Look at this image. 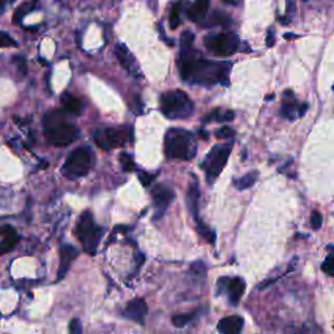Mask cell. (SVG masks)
I'll return each instance as SVG.
<instances>
[{"label": "cell", "mask_w": 334, "mask_h": 334, "mask_svg": "<svg viewBox=\"0 0 334 334\" xmlns=\"http://www.w3.org/2000/svg\"><path fill=\"white\" fill-rule=\"evenodd\" d=\"M178 66L183 80L193 85L213 86L217 84H229L231 64L229 62H212L198 58L193 47L187 51H180Z\"/></svg>", "instance_id": "obj_1"}, {"label": "cell", "mask_w": 334, "mask_h": 334, "mask_svg": "<svg viewBox=\"0 0 334 334\" xmlns=\"http://www.w3.org/2000/svg\"><path fill=\"white\" fill-rule=\"evenodd\" d=\"M45 136L54 146H67L78 139V128L67 119L66 114L54 110L45 115L43 119Z\"/></svg>", "instance_id": "obj_2"}, {"label": "cell", "mask_w": 334, "mask_h": 334, "mask_svg": "<svg viewBox=\"0 0 334 334\" xmlns=\"http://www.w3.org/2000/svg\"><path fill=\"white\" fill-rule=\"evenodd\" d=\"M197 145L191 132L182 128H170L165 136V154L170 160L190 161L196 156Z\"/></svg>", "instance_id": "obj_3"}, {"label": "cell", "mask_w": 334, "mask_h": 334, "mask_svg": "<svg viewBox=\"0 0 334 334\" xmlns=\"http://www.w3.org/2000/svg\"><path fill=\"white\" fill-rule=\"evenodd\" d=\"M161 111L168 119H186L193 113V102L183 90L166 92L161 95Z\"/></svg>", "instance_id": "obj_4"}, {"label": "cell", "mask_w": 334, "mask_h": 334, "mask_svg": "<svg viewBox=\"0 0 334 334\" xmlns=\"http://www.w3.org/2000/svg\"><path fill=\"white\" fill-rule=\"evenodd\" d=\"M74 235L77 237L78 241L81 243L82 248L89 255H95L98 244L103 235V229L94 222L93 214L89 210H86L81 214L78 219Z\"/></svg>", "instance_id": "obj_5"}, {"label": "cell", "mask_w": 334, "mask_h": 334, "mask_svg": "<svg viewBox=\"0 0 334 334\" xmlns=\"http://www.w3.org/2000/svg\"><path fill=\"white\" fill-rule=\"evenodd\" d=\"M93 166V152L88 146L74 149L63 165L62 172L70 179H78L89 174Z\"/></svg>", "instance_id": "obj_6"}, {"label": "cell", "mask_w": 334, "mask_h": 334, "mask_svg": "<svg viewBox=\"0 0 334 334\" xmlns=\"http://www.w3.org/2000/svg\"><path fill=\"white\" fill-rule=\"evenodd\" d=\"M234 143H227L223 145H215L205 157V160L201 164L202 170L205 171L206 180L208 183H213L219 176L223 168H225L229 157L233 150Z\"/></svg>", "instance_id": "obj_7"}, {"label": "cell", "mask_w": 334, "mask_h": 334, "mask_svg": "<svg viewBox=\"0 0 334 334\" xmlns=\"http://www.w3.org/2000/svg\"><path fill=\"white\" fill-rule=\"evenodd\" d=\"M239 38L233 31H222L217 34L206 35L204 45L212 54L217 56H231L239 48Z\"/></svg>", "instance_id": "obj_8"}, {"label": "cell", "mask_w": 334, "mask_h": 334, "mask_svg": "<svg viewBox=\"0 0 334 334\" xmlns=\"http://www.w3.org/2000/svg\"><path fill=\"white\" fill-rule=\"evenodd\" d=\"M93 140L102 149L121 148L128 141H132V129L127 127L98 129L94 132Z\"/></svg>", "instance_id": "obj_9"}, {"label": "cell", "mask_w": 334, "mask_h": 334, "mask_svg": "<svg viewBox=\"0 0 334 334\" xmlns=\"http://www.w3.org/2000/svg\"><path fill=\"white\" fill-rule=\"evenodd\" d=\"M218 294H223L226 292L229 296V302L231 306H238L240 302L241 296L244 295L245 291V282L243 278L235 277V278H229V277H223L221 280H218Z\"/></svg>", "instance_id": "obj_10"}, {"label": "cell", "mask_w": 334, "mask_h": 334, "mask_svg": "<svg viewBox=\"0 0 334 334\" xmlns=\"http://www.w3.org/2000/svg\"><path fill=\"white\" fill-rule=\"evenodd\" d=\"M152 197L154 206L157 208L156 218H161L166 212V209L170 206V204L174 201L175 194L171 188L164 186V184H158L152 190Z\"/></svg>", "instance_id": "obj_11"}, {"label": "cell", "mask_w": 334, "mask_h": 334, "mask_svg": "<svg viewBox=\"0 0 334 334\" xmlns=\"http://www.w3.org/2000/svg\"><path fill=\"white\" fill-rule=\"evenodd\" d=\"M115 55H117L118 60L121 64V67L129 74H132L135 77H141V70L139 67V63H137L136 58L132 55V52L128 50V47L123 45V43H119L115 47Z\"/></svg>", "instance_id": "obj_12"}, {"label": "cell", "mask_w": 334, "mask_h": 334, "mask_svg": "<svg viewBox=\"0 0 334 334\" xmlns=\"http://www.w3.org/2000/svg\"><path fill=\"white\" fill-rule=\"evenodd\" d=\"M148 313V306L145 303L143 298H136V299L131 300L128 306L125 307L123 315L125 319L139 323L140 325H144L145 316Z\"/></svg>", "instance_id": "obj_13"}, {"label": "cell", "mask_w": 334, "mask_h": 334, "mask_svg": "<svg viewBox=\"0 0 334 334\" xmlns=\"http://www.w3.org/2000/svg\"><path fill=\"white\" fill-rule=\"evenodd\" d=\"M78 256V251L74 248L73 245L66 244L63 245L60 249V265L58 269V281L64 278L67 272L70 270L72 261Z\"/></svg>", "instance_id": "obj_14"}, {"label": "cell", "mask_w": 334, "mask_h": 334, "mask_svg": "<svg viewBox=\"0 0 334 334\" xmlns=\"http://www.w3.org/2000/svg\"><path fill=\"white\" fill-rule=\"evenodd\" d=\"M244 320L240 316H227L225 319L219 320L217 329L222 334H239L243 331Z\"/></svg>", "instance_id": "obj_15"}, {"label": "cell", "mask_w": 334, "mask_h": 334, "mask_svg": "<svg viewBox=\"0 0 334 334\" xmlns=\"http://www.w3.org/2000/svg\"><path fill=\"white\" fill-rule=\"evenodd\" d=\"M0 235H1V240H0V255L9 252L17 244V241H19V235L16 233V230L9 225L3 226L0 229Z\"/></svg>", "instance_id": "obj_16"}, {"label": "cell", "mask_w": 334, "mask_h": 334, "mask_svg": "<svg viewBox=\"0 0 334 334\" xmlns=\"http://www.w3.org/2000/svg\"><path fill=\"white\" fill-rule=\"evenodd\" d=\"M210 0H196L187 12V15L193 23H204L208 15Z\"/></svg>", "instance_id": "obj_17"}, {"label": "cell", "mask_w": 334, "mask_h": 334, "mask_svg": "<svg viewBox=\"0 0 334 334\" xmlns=\"http://www.w3.org/2000/svg\"><path fill=\"white\" fill-rule=\"evenodd\" d=\"M198 198H200V190H198L196 179H193V182L191 183L190 187H188V192H187V205H188V209L191 210L194 219L197 218Z\"/></svg>", "instance_id": "obj_18"}, {"label": "cell", "mask_w": 334, "mask_h": 334, "mask_svg": "<svg viewBox=\"0 0 334 334\" xmlns=\"http://www.w3.org/2000/svg\"><path fill=\"white\" fill-rule=\"evenodd\" d=\"M62 103L64 106L67 113L73 114V115H80L82 113V103L78 98L66 93L62 97Z\"/></svg>", "instance_id": "obj_19"}, {"label": "cell", "mask_w": 334, "mask_h": 334, "mask_svg": "<svg viewBox=\"0 0 334 334\" xmlns=\"http://www.w3.org/2000/svg\"><path fill=\"white\" fill-rule=\"evenodd\" d=\"M234 119V111L231 110L215 109L212 113L208 114L204 121H217V123H229Z\"/></svg>", "instance_id": "obj_20"}, {"label": "cell", "mask_w": 334, "mask_h": 334, "mask_svg": "<svg viewBox=\"0 0 334 334\" xmlns=\"http://www.w3.org/2000/svg\"><path fill=\"white\" fill-rule=\"evenodd\" d=\"M231 23V19L229 17L227 13L221 11H214L212 15L209 16V19L206 20L205 23H202L204 26H218V25H229Z\"/></svg>", "instance_id": "obj_21"}, {"label": "cell", "mask_w": 334, "mask_h": 334, "mask_svg": "<svg viewBox=\"0 0 334 334\" xmlns=\"http://www.w3.org/2000/svg\"><path fill=\"white\" fill-rule=\"evenodd\" d=\"M298 110H299V106L296 105L295 102H292V99L291 101L284 102L282 106H281V117L290 121L295 120V118L299 117L298 115Z\"/></svg>", "instance_id": "obj_22"}, {"label": "cell", "mask_w": 334, "mask_h": 334, "mask_svg": "<svg viewBox=\"0 0 334 334\" xmlns=\"http://www.w3.org/2000/svg\"><path fill=\"white\" fill-rule=\"evenodd\" d=\"M256 179H257V172L256 171H252V172L245 174L243 178H239V179H237V180H234V184H235V187H237L239 191H244V190L251 188V187L256 183Z\"/></svg>", "instance_id": "obj_23"}, {"label": "cell", "mask_w": 334, "mask_h": 334, "mask_svg": "<svg viewBox=\"0 0 334 334\" xmlns=\"http://www.w3.org/2000/svg\"><path fill=\"white\" fill-rule=\"evenodd\" d=\"M200 311L191 312V313H184V315H176L172 317V325L175 328H184L186 325H188L190 323H192L196 317H197V313Z\"/></svg>", "instance_id": "obj_24"}, {"label": "cell", "mask_w": 334, "mask_h": 334, "mask_svg": "<svg viewBox=\"0 0 334 334\" xmlns=\"http://www.w3.org/2000/svg\"><path fill=\"white\" fill-rule=\"evenodd\" d=\"M196 222H197V233L202 238H205L206 240L210 241L212 244H214V241H215V233L212 229H209V226H206L198 217L196 218Z\"/></svg>", "instance_id": "obj_25"}, {"label": "cell", "mask_w": 334, "mask_h": 334, "mask_svg": "<svg viewBox=\"0 0 334 334\" xmlns=\"http://www.w3.org/2000/svg\"><path fill=\"white\" fill-rule=\"evenodd\" d=\"M34 8H35V3H34V1L24 3L23 5H21V7L19 8V9H16L15 16H13V23H16V24L21 23L24 17H25V16H26L27 13H29V12L33 11Z\"/></svg>", "instance_id": "obj_26"}, {"label": "cell", "mask_w": 334, "mask_h": 334, "mask_svg": "<svg viewBox=\"0 0 334 334\" xmlns=\"http://www.w3.org/2000/svg\"><path fill=\"white\" fill-rule=\"evenodd\" d=\"M180 13H182V3H175L170 12V27L176 29L180 25Z\"/></svg>", "instance_id": "obj_27"}, {"label": "cell", "mask_w": 334, "mask_h": 334, "mask_svg": "<svg viewBox=\"0 0 334 334\" xmlns=\"http://www.w3.org/2000/svg\"><path fill=\"white\" fill-rule=\"evenodd\" d=\"M193 41L194 35L191 31H184L182 34V38H180V51H186L192 48L193 47Z\"/></svg>", "instance_id": "obj_28"}, {"label": "cell", "mask_w": 334, "mask_h": 334, "mask_svg": "<svg viewBox=\"0 0 334 334\" xmlns=\"http://www.w3.org/2000/svg\"><path fill=\"white\" fill-rule=\"evenodd\" d=\"M17 42L12 38L11 35L5 33V31H0V48L4 47H16Z\"/></svg>", "instance_id": "obj_29"}, {"label": "cell", "mask_w": 334, "mask_h": 334, "mask_svg": "<svg viewBox=\"0 0 334 334\" xmlns=\"http://www.w3.org/2000/svg\"><path fill=\"white\" fill-rule=\"evenodd\" d=\"M120 164L124 171H133L135 170V167H136L135 166V162H133L132 160V157L129 156V154H125V153L120 154Z\"/></svg>", "instance_id": "obj_30"}, {"label": "cell", "mask_w": 334, "mask_h": 334, "mask_svg": "<svg viewBox=\"0 0 334 334\" xmlns=\"http://www.w3.org/2000/svg\"><path fill=\"white\" fill-rule=\"evenodd\" d=\"M321 269L324 270V273L325 274H328V276H333V272H334V257L332 253H329L328 255V257L325 259V261H324L323 266H321Z\"/></svg>", "instance_id": "obj_31"}, {"label": "cell", "mask_w": 334, "mask_h": 334, "mask_svg": "<svg viewBox=\"0 0 334 334\" xmlns=\"http://www.w3.org/2000/svg\"><path fill=\"white\" fill-rule=\"evenodd\" d=\"M234 135H235V131H234L233 128L227 127V125H223V127H221V128L215 132V136H217L218 139H227V137H233Z\"/></svg>", "instance_id": "obj_32"}, {"label": "cell", "mask_w": 334, "mask_h": 334, "mask_svg": "<svg viewBox=\"0 0 334 334\" xmlns=\"http://www.w3.org/2000/svg\"><path fill=\"white\" fill-rule=\"evenodd\" d=\"M321 225H323V217H321V214H320L319 212H316L315 210V212L311 214V226L315 230H319L320 227H321Z\"/></svg>", "instance_id": "obj_33"}, {"label": "cell", "mask_w": 334, "mask_h": 334, "mask_svg": "<svg viewBox=\"0 0 334 334\" xmlns=\"http://www.w3.org/2000/svg\"><path fill=\"white\" fill-rule=\"evenodd\" d=\"M139 179H140V182L143 186L149 187L153 183V180H154V176L148 174V172H140V174H139Z\"/></svg>", "instance_id": "obj_34"}, {"label": "cell", "mask_w": 334, "mask_h": 334, "mask_svg": "<svg viewBox=\"0 0 334 334\" xmlns=\"http://www.w3.org/2000/svg\"><path fill=\"white\" fill-rule=\"evenodd\" d=\"M70 332L72 334H81L82 333V328H81V324H80V320L73 319L72 321H71Z\"/></svg>", "instance_id": "obj_35"}, {"label": "cell", "mask_w": 334, "mask_h": 334, "mask_svg": "<svg viewBox=\"0 0 334 334\" xmlns=\"http://www.w3.org/2000/svg\"><path fill=\"white\" fill-rule=\"evenodd\" d=\"M15 62L17 63V66H19L20 72L23 74L26 73V63H25V59L21 58V56H17V58L15 59Z\"/></svg>", "instance_id": "obj_36"}, {"label": "cell", "mask_w": 334, "mask_h": 334, "mask_svg": "<svg viewBox=\"0 0 334 334\" xmlns=\"http://www.w3.org/2000/svg\"><path fill=\"white\" fill-rule=\"evenodd\" d=\"M276 43V37H274V30L273 29H269L268 31V37H266V46L272 47L274 46Z\"/></svg>", "instance_id": "obj_37"}, {"label": "cell", "mask_w": 334, "mask_h": 334, "mask_svg": "<svg viewBox=\"0 0 334 334\" xmlns=\"http://www.w3.org/2000/svg\"><path fill=\"white\" fill-rule=\"evenodd\" d=\"M225 4H229V5H234V7H237V5H239L240 4L241 0H222Z\"/></svg>", "instance_id": "obj_38"}, {"label": "cell", "mask_w": 334, "mask_h": 334, "mask_svg": "<svg viewBox=\"0 0 334 334\" xmlns=\"http://www.w3.org/2000/svg\"><path fill=\"white\" fill-rule=\"evenodd\" d=\"M285 38H286V39H290V38H296V35H291V34H286V35H285Z\"/></svg>", "instance_id": "obj_39"}, {"label": "cell", "mask_w": 334, "mask_h": 334, "mask_svg": "<svg viewBox=\"0 0 334 334\" xmlns=\"http://www.w3.org/2000/svg\"><path fill=\"white\" fill-rule=\"evenodd\" d=\"M1 12H3V1L0 0V13H1Z\"/></svg>", "instance_id": "obj_40"}, {"label": "cell", "mask_w": 334, "mask_h": 334, "mask_svg": "<svg viewBox=\"0 0 334 334\" xmlns=\"http://www.w3.org/2000/svg\"><path fill=\"white\" fill-rule=\"evenodd\" d=\"M9 1H15V0H9Z\"/></svg>", "instance_id": "obj_41"}]
</instances>
